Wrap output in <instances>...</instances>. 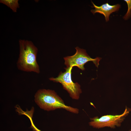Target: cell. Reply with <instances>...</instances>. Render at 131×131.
Segmentation results:
<instances>
[{"mask_svg": "<svg viewBox=\"0 0 131 131\" xmlns=\"http://www.w3.org/2000/svg\"><path fill=\"white\" fill-rule=\"evenodd\" d=\"M76 51L73 55L64 57L65 64L66 67L76 66L82 70L85 69L84 65L87 62L91 61L97 67L99 65V62L101 58L97 57L93 59L87 54L86 50L81 49L78 47L75 48Z\"/></svg>", "mask_w": 131, "mask_h": 131, "instance_id": "5b68a950", "label": "cell"}, {"mask_svg": "<svg viewBox=\"0 0 131 131\" xmlns=\"http://www.w3.org/2000/svg\"><path fill=\"white\" fill-rule=\"evenodd\" d=\"M91 2L93 5L92 7L94 8L95 9L91 10V12L94 15L97 13L103 14L104 16L106 22L109 21L110 15L112 13L118 11L120 7V5L119 4L112 5L108 3L98 6L95 5L92 1Z\"/></svg>", "mask_w": 131, "mask_h": 131, "instance_id": "8992f818", "label": "cell"}, {"mask_svg": "<svg viewBox=\"0 0 131 131\" xmlns=\"http://www.w3.org/2000/svg\"><path fill=\"white\" fill-rule=\"evenodd\" d=\"M18 0H0V2L8 6L14 12L17 11L19 6Z\"/></svg>", "mask_w": 131, "mask_h": 131, "instance_id": "52a82bcc", "label": "cell"}, {"mask_svg": "<svg viewBox=\"0 0 131 131\" xmlns=\"http://www.w3.org/2000/svg\"><path fill=\"white\" fill-rule=\"evenodd\" d=\"M124 1L126 2L127 4L128 9L123 18L124 19L127 20L130 18L131 16V0H125Z\"/></svg>", "mask_w": 131, "mask_h": 131, "instance_id": "9c48e42d", "label": "cell"}, {"mask_svg": "<svg viewBox=\"0 0 131 131\" xmlns=\"http://www.w3.org/2000/svg\"><path fill=\"white\" fill-rule=\"evenodd\" d=\"M130 110L127 107L121 114L116 115H106L100 118L98 116L90 118L89 125L92 127L99 129L107 127L115 128L121 126L125 117L129 113Z\"/></svg>", "mask_w": 131, "mask_h": 131, "instance_id": "277c9868", "label": "cell"}, {"mask_svg": "<svg viewBox=\"0 0 131 131\" xmlns=\"http://www.w3.org/2000/svg\"><path fill=\"white\" fill-rule=\"evenodd\" d=\"M73 67H66L65 68L66 71L63 73L61 72L57 77H51L49 79L54 82L61 83L64 89L67 91L72 99L78 100L82 91L80 85L77 82H74L72 80L71 72Z\"/></svg>", "mask_w": 131, "mask_h": 131, "instance_id": "3957f363", "label": "cell"}, {"mask_svg": "<svg viewBox=\"0 0 131 131\" xmlns=\"http://www.w3.org/2000/svg\"><path fill=\"white\" fill-rule=\"evenodd\" d=\"M33 112L31 111H29L26 112L25 115L27 116L30 119L31 123L30 127L33 131H41L37 128L34 124L32 119V117Z\"/></svg>", "mask_w": 131, "mask_h": 131, "instance_id": "ba28073f", "label": "cell"}, {"mask_svg": "<svg viewBox=\"0 0 131 131\" xmlns=\"http://www.w3.org/2000/svg\"><path fill=\"white\" fill-rule=\"evenodd\" d=\"M19 54L16 63L18 69L21 71L40 73L37 61V48L30 41L20 39L19 41Z\"/></svg>", "mask_w": 131, "mask_h": 131, "instance_id": "6da1fadb", "label": "cell"}, {"mask_svg": "<svg viewBox=\"0 0 131 131\" xmlns=\"http://www.w3.org/2000/svg\"><path fill=\"white\" fill-rule=\"evenodd\" d=\"M128 131H131V130H129Z\"/></svg>", "mask_w": 131, "mask_h": 131, "instance_id": "30bf717a", "label": "cell"}, {"mask_svg": "<svg viewBox=\"0 0 131 131\" xmlns=\"http://www.w3.org/2000/svg\"><path fill=\"white\" fill-rule=\"evenodd\" d=\"M34 100L39 106L45 110L49 111L63 109L74 114L79 113L78 108L66 105L63 100L53 90L39 89L35 94Z\"/></svg>", "mask_w": 131, "mask_h": 131, "instance_id": "7a4b0ae2", "label": "cell"}]
</instances>
